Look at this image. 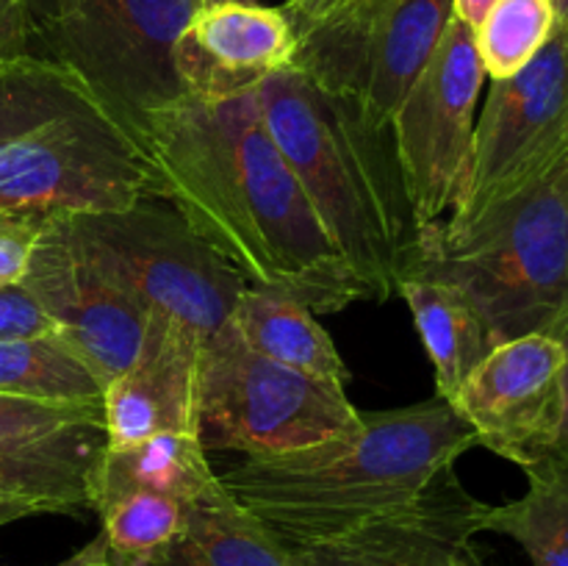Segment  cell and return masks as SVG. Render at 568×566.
I'll return each instance as SVG.
<instances>
[{
	"mask_svg": "<svg viewBox=\"0 0 568 566\" xmlns=\"http://www.w3.org/2000/svg\"><path fill=\"white\" fill-rule=\"evenodd\" d=\"M133 139L153 198L170 203L250 286L288 294L314 314L364 300L266 131L255 89L216 103L183 94L150 111Z\"/></svg>",
	"mask_w": 568,
	"mask_h": 566,
	"instance_id": "1",
	"label": "cell"
},
{
	"mask_svg": "<svg viewBox=\"0 0 568 566\" xmlns=\"http://www.w3.org/2000/svg\"><path fill=\"white\" fill-rule=\"evenodd\" d=\"M477 447L469 422L436 394L277 455L216 472L233 499L286 549L333 542L425 494L433 477Z\"/></svg>",
	"mask_w": 568,
	"mask_h": 566,
	"instance_id": "2",
	"label": "cell"
},
{
	"mask_svg": "<svg viewBox=\"0 0 568 566\" xmlns=\"http://www.w3.org/2000/svg\"><path fill=\"white\" fill-rule=\"evenodd\" d=\"M255 92L266 131L364 300L394 297L416 220L392 133L375 131L353 100L322 89L294 64L266 75Z\"/></svg>",
	"mask_w": 568,
	"mask_h": 566,
	"instance_id": "3",
	"label": "cell"
},
{
	"mask_svg": "<svg viewBox=\"0 0 568 566\" xmlns=\"http://www.w3.org/2000/svg\"><path fill=\"white\" fill-rule=\"evenodd\" d=\"M148 198L142 148L70 67L37 53L0 67V211L98 214Z\"/></svg>",
	"mask_w": 568,
	"mask_h": 566,
	"instance_id": "4",
	"label": "cell"
},
{
	"mask_svg": "<svg viewBox=\"0 0 568 566\" xmlns=\"http://www.w3.org/2000/svg\"><path fill=\"white\" fill-rule=\"evenodd\" d=\"M403 275L453 286L494 347L530 333L568 347V150L466 225L442 222L416 233Z\"/></svg>",
	"mask_w": 568,
	"mask_h": 566,
	"instance_id": "5",
	"label": "cell"
},
{
	"mask_svg": "<svg viewBox=\"0 0 568 566\" xmlns=\"http://www.w3.org/2000/svg\"><path fill=\"white\" fill-rule=\"evenodd\" d=\"M200 0H33V37L44 59L70 67L111 111L139 122L183 98L175 42Z\"/></svg>",
	"mask_w": 568,
	"mask_h": 566,
	"instance_id": "6",
	"label": "cell"
},
{
	"mask_svg": "<svg viewBox=\"0 0 568 566\" xmlns=\"http://www.w3.org/2000/svg\"><path fill=\"white\" fill-rule=\"evenodd\" d=\"M64 220L98 270L148 311L181 322L203 344L231 320L239 294L250 286L172 205L155 198L122 211L64 214Z\"/></svg>",
	"mask_w": 568,
	"mask_h": 566,
	"instance_id": "7",
	"label": "cell"
},
{
	"mask_svg": "<svg viewBox=\"0 0 568 566\" xmlns=\"http://www.w3.org/2000/svg\"><path fill=\"white\" fill-rule=\"evenodd\" d=\"M361 425L347 388L255 353L227 320L200 353L197 436L205 449L277 455Z\"/></svg>",
	"mask_w": 568,
	"mask_h": 566,
	"instance_id": "8",
	"label": "cell"
},
{
	"mask_svg": "<svg viewBox=\"0 0 568 566\" xmlns=\"http://www.w3.org/2000/svg\"><path fill=\"white\" fill-rule=\"evenodd\" d=\"M483 81L475 28L453 14L430 64L388 128L416 233L447 222L464 200Z\"/></svg>",
	"mask_w": 568,
	"mask_h": 566,
	"instance_id": "9",
	"label": "cell"
},
{
	"mask_svg": "<svg viewBox=\"0 0 568 566\" xmlns=\"http://www.w3.org/2000/svg\"><path fill=\"white\" fill-rule=\"evenodd\" d=\"M568 150V26L516 75L491 83L475 122L469 186L444 225L458 228L510 198Z\"/></svg>",
	"mask_w": 568,
	"mask_h": 566,
	"instance_id": "10",
	"label": "cell"
},
{
	"mask_svg": "<svg viewBox=\"0 0 568 566\" xmlns=\"http://www.w3.org/2000/svg\"><path fill=\"white\" fill-rule=\"evenodd\" d=\"M20 283L48 311L59 336L87 361L100 386L136 361L150 311L92 264L64 214L44 216Z\"/></svg>",
	"mask_w": 568,
	"mask_h": 566,
	"instance_id": "11",
	"label": "cell"
},
{
	"mask_svg": "<svg viewBox=\"0 0 568 566\" xmlns=\"http://www.w3.org/2000/svg\"><path fill=\"white\" fill-rule=\"evenodd\" d=\"M566 364L568 347L560 338H510L469 372L453 408L469 422L477 444L527 469L549 453L558 433Z\"/></svg>",
	"mask_w": 568,
	"mask_h": 566,
	"instance_id": "12",
	"label": "cell"
},
{
	"mask_svg": "<svg viewBox=\"0 0 568 566\" xmlns=\"http://www.w3.org/2000/svg\"><path fill=\"white\" fill-rule=\"evenodd\" d=\"M486 516L488 503L460 483L453 464L405 508L288 553L297 566H477L471 538L486 533Z\"/></svg>",
	"mask_w": 568,
	"mask_h": 566,
	"instance_id": "13",
	"label": "cell"
},
{
	"mask_svg": "<svg viewBox=\"0 0 568 566\" xmlns=\"http://www.w3.org/2000/svg\"><path fill=\"white\" fill-rule=\"evenodd\" d=\"M297 37L286 11L261 3H203L175 42V72L189 98L231 100L294 64Z\"/></svg>",
	"mask_w": 568,
	"mask_h": 566,
	"instance_id": "14",
	"label": "cell"
},
{
	"mask_svg": "<svg viewBox=\"0 0 568 566\" xmlns=\"http://www.w3.org/2000/svg\"><path fill=\"white\" fill-rule=\"evenodd\" d=\"M203 342L170 316L150 311L136 361L103 386L105 449L155 433H197V381Z\"/></svg>",
	"mask_w": 568,
	"mask_h": 566,
	"instance_id": "15",
	"label": "cell"
},
{
	"mask_svg": "<svg viewBox=\"0 0 568 566\" xmlns=\"http://www.w3.org/2000/svg\"><path fill=\"white\" fill-rule=\"evenodd\" d=\"M453 20V0H397L355 67L347 100L375 131H388Z\"/></svg>",
	"mask_w": 568,
	"mask_h": 566,
	"instance_id": "16",
	"label": "cell"
},
{
	"mask_svg": "<svg viewBox=\"0 0 568 566\" xmlns=\"http://www.w3.org/2000/svg\"><path fill=\"white\" fill-rule=\"evenodd\" d=\"M105 566V564H103ZM133 566H297L292 553L227 494L220 477L189 503L170 544Z\"/></svg>",
	"mask_w": 568,
	"mask_h": 566,
	"instance_id": "17",
	"label": "cell"
},
{
	"mask_svg": "<svg viewBox=\"0 0 568 566\" xmlns=\"http://www.w3.org/2000/svg\"><path fill=\"white\" fill-rule=\"evenodd\" d=\"M231 320L255 353L316 381L347 388L349 370L331 333L300 300L272 289L247 286L239 294Z\"/></svg>",
	"mask_w": 568,
	"mask_h": 566,
	"instance_id": "18",
	"label": "cell"
},
{
	"mask_svg": "<svg viewBox=\"0 0 568 566\" xmlns=\"http://www.w3.org/2000/svg\"><path fill=\"white\" fill-rule=\"evenodd\" d=\"M103 449V431L28 449H0V494L26 499L39 514L92 511L94 475Z\"/></svg>",
	"mask_w": 568,
	"mask_h": 566,
	"instance_id": "19",
	"label": "cell"
},
{
	"mask_svg": "<svg viewBox=\"0 0 568 566\" xmlns=\"http://www.w3.org/2000/svg\"><path fill=\"white\" fill-rule=\"evenodd\" d=\"M397 294L408 303L416 333L427 350L436 375V394L453 405L469 372L494 347L477 311L442 281L425 275H403Z\"/></svg>",
	"mask_w": 568,
	"mask_h": 566,
	"instance_id": "20",
	"label": "cell"
},
{
	"mask_svg": "<svg viewBox=\"0 0 568 566\" xmlns=\"http://www.w3.org/2000/svg\"><path fill=\"white\" fill-rule=\"evenodd\" d=\"M216 481L197 433H155L122 449H103L94 475L92 511L122 492H159L192 503Z\"/></svg>",
	"mask_w": 568,
	"mask_h": 566,
	"instance_id": "21",
	"label": "cell"
},
{
	"mask_svg": "<svg viewBox=\"0 0 568 566\" xmlns=\"http://www.w3.org/2000/svg\"><path fill=\"white\" fill-rule=\"evenodd\" d=\"M527 492L488 505L486 530L514 538L530 566H568V472L549 461L527 466ZM477 566H486L477 560Z\"/></svg>",
	"mask_w": 568,
	"mask_h": 566,
	"instance_id": "22",
	"label": "cell"
},
{
	"mask_svg": "<svg viewBox=\"0 0 568 566\" xmlns=\"http://www.w3.org/2000/svg\"><path fill=\"white\" fill-rule=\"evenodd\" d=\"M0 394L39 403L103 405L100 381L59 333L0 344Z\"/></svg>",
	"mask_w": 568,
	"mask_h": 566,
	"instance_id": "23",
	"label": "cell"
},
{
	"mask_svg": "<svg viewBox=\"0 0 568 566\" xmlns=\"http://www.w3.org/2000/svg\"><path fill=\"white\" fill-rule=\"evenodd\" d=\"M189 503L159 492H122L94 505L105 566H133L178 536Z\"/></svg>",
	"mask_w": 568,
	"mask_h": 566,
	"instance_id": "24",
	"label": "cell"
},
{
	"mask_svg": "<svg viewBox=\"0 0 568 566\" xmlns=\"http://www.w3.org/2000/svg\"><path fill=\"white\" fill-rule=\"evenodd\" d=\"M555 26V0H497L486 20L475 28L486 78L503 81L516 75L549 42Z\"/></svg>",
	"mask_w": 568,
	"mask_h": 566,
	"instance_id": "25",
	"label": "cell"
},
{
	"mask_svg": "<svg viewBox=\"0 0 568 566\" xmlns=\"http://www.w3.org/2000/svg\"><path fill=\"white\" fill-rule=\"evenodd\" d=\"M103 431V405L39 403L0 394V449H28Z\"/></svg>",
	"mask_w": 568,
	"mask_h": 566,
	"instance_id": "26",
	"label": "cell"
},
{
	"mask_svg": "<svg viewBox=\"0 0 568 566\" xmlns=\"http://www.w3.org/2000/svg\"><path fill=\"white\" fill-rule=\"evenodd\" d=\"M50 333H59L55 322L22 283L0 286V344L50 336Z\"/></svg>",
	"mask_w": 568,
	"mask_h": 566,
	"instance_id": "27",
	"label": "cell"
},
{
	"mask_svg": "<svg viewBox=\"0 0 568 566\" xmlns=\"http://www.w3.org/2000/svg\"><path fill=\"white\" fill-rule=\"evenodd\" d=\"M42 222V214L0 211V286L22 281Z\"/></svg>",
	"mask_w": 568,
	"mask_h": 566,
	"instance_id": "28",
	"label": "cell"
},
{
	"mask_svg": "<svg viewBox=\"0 0 568 566\" xmlns=\"http://www.w3.org/2000/svg\"><path fill=\"white\" fill-rule=\"evenodd\" d=\"M33 22L28 0H0V67L31 53Z\"/></svg>",
	"mask_w": 568,
	"mask_h": 566,
	"instance_id": "29",
	"label": "cell"
},
{
	"mask_svg": "<svg viewBox=\"0 0 568 566\" xmlns=\"http://www.w3.org/2000/svg\"><path fill=\"white\" fill-rule=\"evenodd\" d=\"M541 461H549V464L560 466V469L568 472V364H566V377H564V411H560V425H558V433H555L552 447H549V453L544 455Z\"/></svg>",
	"mask_w": 568,
	"mask_h": 566,
	"instance_id": "30",
	"label": "cell"
},
{
	"mask_svg": "<svg viewBox=\"0 0 568 566\" xmlns=\"http://www.w3.org/2000/svg\"><path fill=\"white\" fill-rule=\"evenodd\" d=\"M494 6H497V0H453V14L464 20L466 26L477 28Z\"/></svg>",
	"mask_w": 568,
	"mask_h": 566,
	"instance_id": "31",
	"label": "cell"
},
{
	"mask_svg": "<svg viewBox=\"0 0 568 566\" xmlns=\"http://www.w3.org/2000/svg\"><path fill=\"white\" fill-rule=\"evenodd\" d=\"M39 511L33 508L26 499L9 497V494H0V525H9V522L26 519V516H37Z\"/></svg>",
	"mask_w": 568,
	"mask_h": 566,
	"instance_id": "32",
	"label": "cell"
},
{
	"mask_svg": "<svg viewBox=\"0 0 568 566\" xmlns=\"http://www.w3.org/2000/svg\"><path fill=\"white\" fill-rule=\"evenodd\" d=\"M103 564H105L103 542H100V538H94L89 547H83L81 553H75L72 558H67L64 564H59V566H103Z\"/></svg>",
	"mask_w": 568,
	"mask_h": 566,
	"instance_id": "33",
	"label": "cell"
},
{
	"mask_svg": "<svg viewBox=\"0 0 568 566\" xmlns=\"http://www.w3.org/2000/svg\"><path fill=\"white\" fill-rule=\"evenodd\" d=\"M316 3H320V0H286V3L281 6V9L286 11L288 20H297V17H303L305 11L314 9Z\"/></svg>",
	"mask_w": 568,
	"mask_h": 566,
	"instance_id": "34",
	"label": "cell"
},
{
	"mask_svg": "<svg viewBox=\"0 0 568 566\" xmlns=\"http://www.w3.org/2000/svg\"><path fill=\"white\" fill-rule=\"evenodd\" d=\"M555 11H558V20L568 26V0H555Z\"/></svg>",
	"mask_w": 568,
	"mask_h": 566,
	"instance_id": "35",
	"label": "cell"
},
{
	"mask_svg": "<svg viewBox=\"0 0 568 566\" xmlns=\"http://www.w3.org/2000/svg\"><path fill=\"white\" fill-rule=\"evenodd\" d=\"M203 3H258V0H200V6Z\"/></svg>",
	"mask_w": 568,
	"mask_h": 566,
	"instance_id": "36",
	"label": "cell"
},
{
	"mask_svg": "<svg viewBox=\"0 0 568 566\" xmlns=\"http://www.w3.org/2000/svg\"><path fill=\"white\" fill-rule=\"evenodd\" d=\"M28 3H33V0H28Z\"/></svg>",
	"mask_w": 568,
	"mask_h": 566,
	"instance_id": "37",
	"label": "cell"
}]
</instances>
